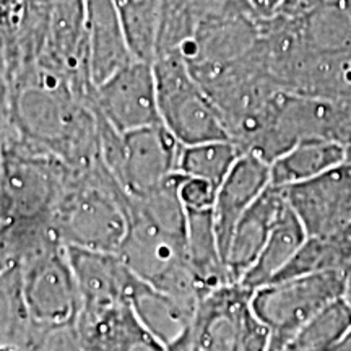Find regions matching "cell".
I'll list each match as a JSON object with an SVG mask.
<instances>
[{
  "instance_id": "obj_36",
  "label": "cell",
  "mask_w": 351,
  "mask_h": 351,
  "mask_svg": "<svg viewBox=\"0 0 351 351\" xmlns=\"http://www.w3.org/2000/svg\"><path fill=\"white\" fill-rule=\"evenodd\" d=\"M346 161H350L351 163V140H350V143L346 145Z\"/></svg>"
},
{
  "instance_id": "obj_2",
  "label": "cell",
  "mask_w": 351,
  "mask_h": 351,
  "mask_svg": "<svg viewBox=\"0 0 351 351\" xmlns=\"http://www.w3.org/2000/svg\"><path fill=\"white\" fill-rule=\"evenodd\" d=\"M52 225L65 245L119 252L129 230V197L103 160L70 171Z\"/></svg>"
},
{
  "instance_id": "obj_27",
  "label": "cell",
  "mask_w": 351,
  "mask_h": 351,
  "mask_svg": "<svg viewBox=\"0 0 351 351\" xmlns=\"http://www.w3.org/2000/svg\"><path fill=\"white\" fill-rule=\"evenodd\" d=\"M29 351H83L75 324L57 327H34Z\"/></svg>"
},
{
  "instance_id": "obj_16",
  "label": "cell",
  "mask_w": 351,
  "mask_h": 351,
  "mask_svg": "<svg viewBox=\"0 0 351 351\" xmlns=\"http://www.w3.org/2000/svg\"><path fill=\"white\" fill-rule=\"evenodd\" d=\"M130 304L143 326L165 346L191 330L199 306L161 291L143 280L135 288Z\"/></svg>"
},
{
  "instance_id": "obj_24",
  "label": "cell",
  "mask_w": 351,
  "mask_h": 351,
  "mask_svg": "<svg viewBox=\"0 0 351 351\" xmlns=\"http://www.w3.org/2000/svg\"><path fill=\"white\" fill-rule=\"evenodd\" d=\"M241 148L232 140H213L182 147L178 173L187 178H199L219 187L239 156Z\"/></svg>"
},
{
  "instance_id": "obj_33",
  "label": "cell",
  "mask_w": 351,
  "mask_h": 351,
  "mask_svg": "<svg viewBox=\"0 0 351 351\" xmlns=\"http://www.w3.org/2000/svg\"><path fill=\"white\" fill-rule=\"evenodd\" d=\"M328 351H351V328Z\"/></svg>"
},
{
  "instance_id": "obj_23",
  "label": "cell",
  "mask_w": 351,
  "mask_h": 351,
  "mask_svg": "<svg viewBox=\"0 0 351 351\" xmlns=\"http://www.w3.org/2000/svg\"><path fill=\"white\" fill-rule=\"evenodd\" d=\"M223 0H161L156 54H179L204 16Z\"/></svg>"
},
{
  "instance_id": "obj_31",
  "label": "cell",
  "mask_w": 351,
  "mask_h": 351,
  "mask_svg": "<svg viewBox=\"0 0 351 351\" xmlns=\"http://www.w3.org/2000/svg\"><path fill=\"white\" fill-rule=\"evenodd\" d=\"M254 8V12L257 13L262 19H269L274 16L276 12L282 8L285 0H245Z\"/></svg>"
},
{
  "instance_id": "obj_35",
  "label": "cell",
  "mask_w": 351,
  "mask_h": 351,
  "mask_svg": "<svg viewBox=\"0 0 351 351\" xmlns=\"http://www.w3.org/2000/svg\"><path fill=\"white\" fill-rule=\"evenodd\" d=\"M345 300L351 307V267L346 270V287H345Z\"/></svg>"
},
{
  "instance_id": "obj_11",
  "label": "cell",
  "mask_w": 351,
  "mask_h": 351,
  "mask_svg": "<svg viewBox=\"0 0 351 351\" xmlns=\"http://www.w3.org/2000/svg\"><path fill=\"white\" fill-rule=\"evenodd\" d=\"M252 293L241 283H228L202 298L192 322L199 351H239Z\"/></svg>"
},
{
  "instance_id": "obj_20",
  "label": "cell",
  "mask_w": 351,
  "mask_h": 351,
  "mask_svg": "<svg viewBox=\"0 0 351 351\" xmlns=\"http://www.w3.org/2000/svg\"><path fill=\"white\" fill-rule=\"evenodd\" d=\"M57 245H65L52 219H2L0 221V270L23 267Z\"/></svg>"
},
{
  "instance_id": "obj_5",
  "label": "cell",
  "mask_w": 351,
  "mask_h": 351,
  "mask_svg": "<svg viewBox=\"0 0 351 351\" xmlns=\"http://www.w3.org/2000/svg\"><path fill=\"white\" fill-rule=\"evenodd\" d=\"M153 72L160 119L179 143L187 147L213 140H231L223 114L181 56L155 57Z\"/></svg>"
},
{
  "instance_id": "obj_17",
  "label": "cell",
  "mask_w": 351,
  "mask_h": 351,
  "mask_svg": "<svg viewBox=\"0 0 351 351\" xmlns=\"http://www.w3.org/2000/svg\"><path fill=\"white\" fill-rule=\"evenodd\" d=\"M187 258L202 298L231 282L215 230L213 210H187Z\"/></svg>"
},
{
  "instance_id": "obj_32",
  "label": "cell",
  "mask_w": 351,
  "mask_h": 351,
  "mask_svg": "<svg viewBox=\"0 0 351 351\" xmlns=\"http://www.w3.org/2000/svg\"><path fill=\"white\" fill-rule=\"evenodd\" d=\"M166 351H199L192 328L184 333L182 337H179L178 340H174L173 343L166 345Z\"/></svg>"
},
{
  "instance_id": "obj_37",
  "label": "cell",
  "mask_w": 351,
  "mask_h": 351,
  "mask_svg": "<svg viewBox=\"0 0 351 351\" xmlns=\"http://www.w3.org/2000/svg\"><path fill=\"white\" fill-rule=\"evenodd\" d=\"M0 148H2V135H0Z\"/></svg>"
},
{
  "instance_id": "obj_3",
  "label": "cell",
  "mask_w": 351,
  "mask_h": 351,
  "mask_svg": "<svg viewBox=\"0 0 351 351\" xmlns=\"http://www.w3.org/2000/svg\"><path fill=\"white\" fill-rule=\"evenodd\" d=\"M0 135V221L52 219L72 168L54 153L12 132Z\"/></svg>"
},
{
  "instance_id": "obj_15",
  "label": "cell",
  "mask_w": 351,
  "mask_h": 351,
  "mask_svg": "<svg viewBox=\"0 0 351 351\" xmlns=\"http://www.w3.org/2000/svg\"><path fill=\"white\" fill-rule=\"evenodd\" d=\"M285 205L283 189L270 184L236 223L225 257L231 282L239 283L257 261Z\"/></svg>"
},
{
  "instance_id": "obj_1",
  "label": "cell",
  "mask_w": 351,
  "mask_h": 351,
  "mask_svg": "<svg viewBox=\"0 0 351 351\" xmlns=\"http://www.w3.org/2000/svg\"><path fill=\"white\" fill-rule=\"evenodd\" d=\"M5 130L54 153L72 169L90 168L103 160L93 103L64 77L38 64L10 80Z\"/></svg>"
},
{
  "instance_id": "obj_18",
  "label": "cell",
  "mask_w": 351,
  "mask_h": 351,
  "mask_svg": "<svg viewBox=\"0 0 351 351\" xmlns=\"http://www.w3.org/2000/svg\"><path fill=\"white\" fill-rule=\"evenodd\" d=\"M346 161L343 143L327 138H307L298 142L270 163V184L288 187L317 178Z\"/></svg>"
},
{
  "instance_id": "obj_7",
  "label": "cell",
  "mask_w": 351,
  "mask_h": 351,
  "mask_svg": "<svg viewBox=\"0 0 351 351\" xmlns=\"http://www.w3.org/2000/svg\"><path fill=\"white\" fill-rule=\"evenodd\" d=\"M23 293L33 322L43 327L75 324L82 300L67 245H57L21 267Z\"/></svg>"
},
{
  "instance_id": "obj_8",
  "label": "cell",
  "mask_w": 351,
  "mask_h": 351,
  "mask_svg": "<svg viewBox=\"0 0 351 351\" xmlns=\"http://www.w3.org/2000/svg\"><path fill=\"white\" fill-rule=\"evenodd\" d=\"M283 194L307 236H335L351 231L350 161L311 181L283 187Z\"/></svg>"
},
{
  "instance_id": "obj_30",
  "label": "cell",
  "mask_w": 351,
  "mask_h": 351,
  "mask_svg": "<svg viewBox=\"0 0 351 351\" xmlns=\"http://www.w3.org/2000/svg\"><path fill=\"white\" fill-rule=\"evenodd\" d=\"M10 121V82H8L7 64L0 49V134L8 127Z\"/></svg>"
},
{
  "instance_id": "obj_25",
  "label": "cell",
  "mask_w": 351,
  "mask_h": 351,
  "mask_svg": "<svg viewBox=\"0 0 351 351\" xmlns=\"http://www.w3.org/2000/svg\"><path fill=\"white\" fill-rule=\"evenodd\" d=\"M135 59L153 62L156 54L161 0H114Z\"/></svg>"
},
{
  "instance_id": "obj_21",
  "label": "cell",
  "mask_w": 351,
  "mask_h": 351,
  "mask_svg": "<svg viewBox=\"0 0 351 351\" xmlns=\"http://www.w3.org/2000/svg\"><path fill=\"white\" fill-rule=\"evenodd\" d=\"M351 267V231L335 236H307L300 251L276 275L274 282L296 276L346 271ZM271 282V283H274Z\"/></svg>"
},
{
  "instance_id": "obj_6",
  "label": "cell",
  "mask_w": 351,
  "mask_h": 351,
  "mask_svg": "<svg viewBox=\"0 0 351 351\" xmlns=\"http://www.w3.org/2000/svg\"><path fill=\"white\" fill-rule=\"evenodd\" d=\"M346 271L296 276L265 285L252 293L254 314L270 328V351H287L296 333L332 301L345 296Z\"/></svg>"
},
{
  "instance_id": "obj_28",
  "label": "cell",
  "mask_w": 351,
  "mask_h": 351,
  "mask_svg": "<svg viewBox=\"0 0 351 351\" xmlns=\"http://www.w3.org/2000/svg\"><path fill=\"white\" fill-rule=\"evenodd\" d=\"M217 191V187L204 179L187 178V176H182L181 186H179V195L187 210L213 208Z\"/></svg>"
},
{
  "instance_id": "obj_26",
  "label": "cell",
  "mask_w": 351,
  "mask_h": 351,
  "mask_svg": "<svg viewBox=\"0 0 351 351\" xmlns=\"http://www.w3.org/2000/svg\"><path fill=\"white\" fill-rule=\"evenodd\" d=\"M351 328V307L345 298L319 311L289 341L287 351H328Z\"/></svg>"
},
{
  "instance_id": "obj_29",
  "label": "cell",
  "mask_w": 351,
  "mask_h": 351,
  "mask_svg": "<svg viewBox=\"0 0 351 351\" xmlns=\"http://www.w3.org/2000/svg\"><path fill=\"white\" fill-rule=\"evenodd\" d=\"M271 333L270 328L254 314L252 306L245 317L243 335L239 341V351H270Z\"/></svg>"
},
{
  "instance_id": "obj_14",
  "label": "cell",
  "mask_w": 351,
  "mask_h": 351,
  "mask_svg": "<svg viewBox=\"0 0 351 351\" xmlns=\"http://www.w3.org/2000/svg\"><path fill=\"white\" fill-rule=\"evenodd\" d=\"M88 38V62L93 85L134 60L114 0H83Z\"/></svg>"
},
{
  "instance_id": "obj_22",
  "label": "cell",
  "mask_w": 351,
  "mask_h": 351,
  "mask_svg": "<svg viewBox=\"0 0 351 351\" xmlns=\"http://www.w3.org/2000/svg\"><path fill=\"white\" fill-rule=\"evenodd\" d=\"M34 327L26 306L21 269L0 270V346L19 345L29 351Z\"/></svg>"
},
{
  "instance_id": "obj_12",
  "label": "cell",
  "mask_w": 351,
  "mask_h": 351,
  "mask_svg": "<svg viewBox=\"0 0 351 351\" xmlns=\"http://www.w3.org/2000/svg\"><path fill=\"white\" fill-rule=\"evenodd\" d=\"M82 306H106L130 302L140 282L116 252L91 251L67 245Z\"/></svg>"
},
{
  "instance_id": "obj_34",
  "label": "cell",
  "mask_w": 351,
  "mask_h": 351,
  "mask_svg": "<svg viewBox=\"0 0 351 351\" xmlns=\"http://www.w3.org/2000/svg\"><path fill=\"white\" fill-rule=\"evenodd\" d=\"M311 2H315V0H285V3L280 10H293V8L307 5V3H311Z\"/></svg>"
},
{
  "instance_id": "obj_10",
  "label": "cell",
  "mask_w": 351,
  "mask_h": 351,
  "mask_svg": "<svg viewBox=\"0 0 351 351\" xmlns=\"http://www.w3.org/2000/svg\"><path fill=\"white\" fill-rule=\"evenodd\" d=\"M75 330L83 351H166L130 302L82 306Z\"/></svg>"
},
{
  "instance_id": "obj_4",
  "label": "cell",
  "mask_w": 351,
  "mask_h": 351,
  "mask_svg": "<svg viewBox=\"0 0 351 351\" xmlns=\"http://www.w3.org/2000/svg\"><path fill=\"white\" fill-rule=\"evenodd\" d=\"M96 116L103 163L127 195L148 192L178 173L184 145L163 122L121 134L98 111Z\"/></svg>"
},
{
  "instance_id": "obj_19",
  "label": "cell",
  "mask_w": 351,
  "mask_h": 351,
  "mask_svg": "<svg viewBox=\"0 0 351 351\" xmlns=\"http://www.w3.org/2000/svg\"><path fill=\"white\" fill-rule=\"evenodd\" d=\"M306 238L307 232L304 226L301 225L300 218L287 204L276 218L274 230H271L269 239L258 254L257 261L254 262V265L247 270V274L243 276L239 283L256 291V289L274 282L276 275L300 251Z\"/></svg>"
},
{
  "instance_id": "obj_9",
  "label": "cell",
  "mask_w": 351,
  "mask_h": 351,
  "mask_svg": "<svg viewBox=\"0 0 351 351\" xmlns=\"http://www.w3.org/2000/svg\"><path fill=\"white\" fill-rule=\"evenodd\" d=\"M91 103L121 134L161 122L153 62L130 60L95 86Z\"/></svg>"
},
{
  "instance_id": "obj_13",
  "label": "cell",
  "mask_w": 351,
  "mask_h": 351,
  "mask_svg": "<svg viewBox=\"0 0 351 351\" xmlns=\"http://www.w3.org/2000/svg\"><path fill=\"white\" fill-rule=\"evenodd\" d=\"M269 186L270 163L254 153H243L219 184L212 210L223 258L236 223Z\"/></svg>"
}]
</instances>
